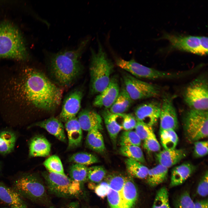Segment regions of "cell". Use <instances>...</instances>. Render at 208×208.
I'll return each mask as SVG.
<instances>
[{"label":"cell","mask_w":208,"mask_h":208,"mask_svg":"<svg viewBox=\"0 0 208 208\" xmlns=\"http://www.w3.org/2000/svg\"><path fill=\"white\" fill-rule=\"evenodd\" d=\"M51 146L45 137L37 135L30 140L29 144V156L30 157H46L50 154Z\"/></svg>","instance_id":"cell-20"},{"label":"cell","mask_w":208,"mask_h":208,"mask_svg":"<svg viewBox=\"0 0 208 208\" xmlns=\"http://www.w3.org/2000/svg\"><path fill=\"white\" fill-rule=\"evenodd\" d=\"M168 169L160 164L149 170L147 178L148 185L156 187L164 182L168 177Z\"/></svg>","instance_id":"cell-27"},{"label":"cell","mask_w":208,"mask_h":208,"mask_svg":"<svg viewBox=\"0 0 208 208\" xmlns=\"http://www.w3.org/2000/svg\"><path fill=\"white\" fill-rule=\"evenodd\" d=\"M106 174V170L102 166H93L88 168V179L92 183L101 182Z\"/></svg>","instance_id":"cell-37"},{"label":"cell","mask_w":208,"mask_h":208,"mask_svg":"<svg viewBox=\"0 0 208 208\" xmlns=\"http://www.w3.org/2000/svg\"><path fill=\"white\" fill-rule=\"evenodd\" d=\"M194 203V208H208L207 199L197 201Z\"/></svg>","instance_id":"cell-46"},{"label":"cell","mask_w":208,"mask_h":208,"mask_svg":"<svg viewBox=\"0 0 208 208\" xmlns=\"http://www.w3.org/2000/svg\"><path fill=\"white\" fill-rule=\"evenodd\" d=\"M28 54L20 31L12 23H0V58L25 60Z\"/></svg>","instance_id":"cell-4"},{"label":"cell","mask_w":208,"mask_h":208,"mask_svg":"<svg viewBox=\"0 0 208 208\" xmlns=\"http://www.w3.org/2000/svg\"><path fill=\"white\" fill-rule=\"evenodd\" d=\"M69 161L75 164L87 166L99 162L95 155L86 152H78L73 154L69 158Z\"/></svg>","instance_id":"cell-33"},{"label":"cell","mask_w":208,"mask_h":208,"mask_svg":"<svg viewBox=\"0 0 208 208\" xmlns=\"http://www.w3.org/2000/svg\"><path fill=\"white\" fill-rule=\"evenodd\" d=\"M208 110L190 109L185 114L184 127L187 139L198 141L208 136Z\"/></svg>","instance_id":"cell-8"},{"label":"cell","mask_w":208,"mask_h":208,"mask_svg":"<svg viewBox=\"0 0 208 208\" xmlns=\"http://www.w3.org/2000/svg\"><path fill=\"white\" fill-rule=\"evenodd\" d=\"M194 203L187 191L182 193L175 203V208H194Z\"/></svg>","instance_id":"cell-39"},{"label":"cell","mask_w":208,"mask_h":208,"mask_svg":"<svg viewBox=\"0 0 208 208\" xmlns=\"http://www.w3.org/2000/svg\"><path fill=\"white\" fill-rule=\"evenodd\" d=\"M45 53L51 75L56 82L62 87L71 86L82 72L83 67L80 60L70 57L63 50Z\"/></svg>","instance_id":"cell-2"},{"label":"cell","mask_w":208,"mask_h":208,"mask_svg":"<svg viewBox=\"0 0 208 208\" xmlns=\"http://www.w3.org/2000/svg\"><path fill=\"white\" fill-rule=\"evenodd\" d=\"M208 95L207 79L201 76L192 80L185 87L183 98L190 109L208 110Z\"/></svg>","instance_id":"cell-7"},{"label":"cell","mask_w":208,"mask_h":208,"mask_svg":"<svg viewBox=\"0 0 208 208\" xmlns=\"http://www.w3.org/2000/svg\"><path fill=\"white\" fill-rule=\"evenodd\" d=\"M141 141L135 131H125L120 135V144L121 146H140Z\"/></svg>","instance_id":"cell-36"},{"label":"cell","mask_w":208,"mask_h":208,"mask_svg":"<svg viewBox=\"0 0 208 208\" xmlns=\"http://www.w3.org/2000/svg\"><path fill=\"white\" fill-rule=\"evenodd\" d=\"M77 118L83 130L88 131L94 129L99 130L102 129V117L93 110L83 109L79 113Z\"/></svg>","instance_id":"cell-17"},{"label":"cell","mask_w":208,"mask_h":208,"mask_svg":"<svg viewBox=\"0 0 208 208\" xmlns=\"http://www.w3.org/2000/svg\"><path fill=\"white\" fill-rule=\"evenodd\" d=\"M0 201L10 207L27 208L22 197L14 190L0 182Z\"/></svg>","instance_id":"cell-19"},{"label":"cell","mask_w":208,"mask_h":208,"mask_svg":"<svg viewBox=\"0 0 208 208\" xmlns=\"http://www.w3.org/2000/svg\"><path fill=\"white\" fill-rule=\"evenodd\" d=\"M83 96L82 90L77 88L70 92L64 99L59 119L66 122L76 117L79 111Z\"/></svg>","instance_id":"cell-12"},{"label":"cell","mask_w":208,"mask_h":208,"mask_svg":"<svg viewBox=\"0 0 208 208\" xmlns=\"http://www.w3.org/2000/svg\"><path fill=\"white\" fill-rule=\"evenodd\" d=\"M208 141H196L194 144V153L196 157H202L208 153Z\"/></svg>","instance_id":"cell-43"},{"label":"cell","mask_w":208,"mask_h":208,"mask_svg":"<svg viewBox=\"0 0 208 208\" xmlns=\"http://www.w3.org/2000/svg\"><path fill=\"white\" fill-rule=\"evenodd\" d=\"M137 121L135 116L130 114L124 113L122 124V129L125 131L135 129Z\"/></svg>","instance_id":"cell-44"},{"label":"cell","mask_w":208,"mask_h":208,"mask_svg":"<svg viewBox=\"0 0 208 208\" xmlns=\"http://www.w3.org/2000/svg\"><path fill=\"white\" fill-rule=\"evenodd\" d=\"M17 138L15 132L10 129L0 131V154L7 155L14 150Z\"/></svg>","instance_id":"cell-25"},{"label":"cell","mask_w":208,"mask_h":208,"mask_svg":"<svg viewBox=\"0 0 208 208\" xmlns=\"http://www.w3.org/2000/svg\"><path fill=\"white\" fill-rule=\"evenodd\" d=\"M161 142L164 149L170 150L175 149L178 143V138L172 129L160 131Z\"/></svg>","instance_id":"cell-30"},{"label":"cell","mask_w":208,"mask_h":208,"mask_svg":"<svg viewBox=\"0 0 208 208\" xmlns=\"http://www.w3.org/2000/svg\"><path fill=\"white\" fill-rule=\"evenodd\" d=\"M94 187V192L98 196L102 198L107 196L110 187L107 181H101Z\"/></svg>","instance_id":"cell-45"},{"label":"cell","mask_w":208,"mask_h":208,"mask_svg":"<svg viewBox=\"0 0 208 208\" xmlns=\"http://www.w3.org/2000/svg\"><path fill=\"white\" fill-rule=\"evenodd\" d=\"M172 99V97L168 95L163 97L159 118L160 131L174 130L178 127L177 115Z\"/></svg>","instance_id":"cell-14"},{"label":"cell","mask_w":208,"mask_h":208,"mask_svg":"<svg viewBox=\"0 0 208 208\" xmlns=\"http://www.w3.org/2000/svg\"><path fill=\"white\" fill-rule=\"evenodd\" d=\"M98 42L97 51L92 48L90 50V91L93 94H99L106 88L114 67L100 41L98 40Z\"/></svg>","instance_id":"cell-3"},{"label":"cell","mask_w":208,"mask_h":208,"mask_svg":"<svg viewBox=\"0 0 208 208\" xmlns=\"http://www.w3.org/2000/svg\"><path fill=\"white\" fill-rule=\"evenodd\" d=\"M207 171L202 177L198 185L196 192L199 196L203 197L208 194V175Z\"/></svg>","instance_id":"cell-42"},{"label":"cell","mask_w":208,"mask_h":208,"mask_svg":"<svg viewBox=\"0 0 208 208\" xmlns=\"http://www.w3.org/2000/svg\"></svg>","instance_id":"cell-51"},{"label":"cell","mask_w":208,"mask_h":208,"mask_svg":"<svg viewBox=\"0 0 208 208\" xmlns=\"http://www.w3.org/2000/svg\"><path fill=\"white\" fill-rule=\"evenodd\" d=\"M119 152L121 155L127 157V158L135 160L142 164L145 162L143 152L139 146H121Z\"/></svg>","instance_id":"cell-31"},{"label":"cell","mask_w":208,"mask_h":208,"mask_svg":"<svg viewBox=\"0 0 208 208\" xmlns=\"http://www.w3.org/2000/svg\"><path fill=\"white\" fill-rule=\"evenodd\" d=\"M88 168L87 166L81 165L73 164L69 171L70 178L82 185L88 179Z\"/></svg>","instance_id":"cell-32"},{"label":"cell","mask_w":208,"mask_h":208,"mask_svg":"<svg viewBox=\"0 0 208 208\" xmlns=\"http://www.w3.org/2000/svg\"><path fill=\"white\" fill-rule=\"evenodd\" d=\"M126 177L121 174H114L109 176L106 181L108 183L110 188L121 192Z\"/></svg>","instance_id":"cell-38"},{"label":"cell","mask_w":208,"mask_h":208,"mask_svg":"<svg viewBox=\"0 0 208 208\" xmlns=\"http://www.w3.org/2000/svg\"><path fill=\"white\" fill-rule=\"evenodd\" d=\"M48 191L60 197H78L82 193V185L66 174L44 171L42 173Z\"/></svg>","instance_id":"cell-6"},{"label":"cell","mask_w":208,"mask_h":208,"mask_svg":"<svg viewBox=\"0 0 208 208\" xmlns=\"http://www.w3.org/2000/svg\"><path fill=\"white\" fill-rule=\"evenodd\" d=\"M152 208H172L169 199V194L165 186L161 188L157 192Z\"/></svg>","instance_id":"cell-34"},{"label":"cell","mask_w":208,"mask_h":208,"mask_svg":"<svg viewBox=\"0 0 208 208\" xmlns=\"http://www.w3.org/2000/svg\"><path fill=\"white\" fill-rule=\"evenodd\" d=\"M65 127L68 140V148L73 149L80 146L83 134L82 129L76 117L65 122Z\"/></svg>","instance_id":"cell-22"},{"label":"cell","mask_w":208,"mask_h":208,"mask_svg":"<svg viewBox=\"0 0 208 208\" xmlns=\"http://www.w3.org/2000/svg\"><path fill=\"white\" fill-rule=\"evenodd\" d=\"M133 100L124 87L120 90L116 100L109 109L113 114H124L131 106Z\"/></svg>","instance_id":"cell-26"},{"label":"cell","mask_w":208,"mask_h":208,"mask_svg":"<svg viewBox=\"0 0 208 208\" xmlns=\"http://www.w3.org/2000/svg\"><path fill=\"white\" fill-rule=\"evenodd\" d=\"M120 91L117 78L116 76L112 77L106 88L95 98L93 105L97 107L110 108L117 98Z\"/></svg>","instance_id":"cell-15"},{"label":"cell","mask_w":208,"mask_h":208,"mask_svg":"<svg viewBox=\"0 0 208 208\" xmlns=\"http://www.w3.org/2000/svg\"><path fill=\"white\" fill-rule=\"evenodd\" d=\"M125 163L127 172L130 176L140 179L147 177L149 169L142 164L129 158L125 159Z\"/></svg>","instance_id":"cell-29"},{"label":"cell","mask_w":208,"mask_h":208,"mask_svg":"<svg viewBox=\"0 0 208 208\" xmlns=\"http://www.w3.org/2000/svg\"><path fill=\"white\" fill-rule=\"evenodd\" d=\"M124 114H113L107 109L102 112V118L114 146H116L118 134L122 129V124Z\"/></svg>","instance_id":"cell-16"},{"label":"cell","mask_w":208,"mask_h":208,"mask_svg":"<svg viewBox=\"0 0 208 208\" xmlns=\"http://www.w3.org/2000/svg\"><path fill=\"white\" fill-rule=\"evenodd\" d=\"M185 155V151L175 148L170 150L164 149L156 155L159 164L168 168L178 163Z\"/></svg>","instance_id":"cell-23"},{"label":"cell","mask_w":208,"mask_h":208,"mask_svg":"<svg viewBox=\"0 0 208 208\" xmlns=\"http://www.w3.org/2000/svg\"><path fill=\"white\" fill-rule=\"evenodd\" d=\"M195 169V166L189 163H184L174 167L171 171L169 187H174L182 184Z\"/></svg>","instance_id":"cell-21"},{"label":"cell","mask_w":208,"mask_h":208,"mask_svg":"<svg viewBox=\"0 0 208 208\" xmlns=\"http://www.w3.org/2000/svg\"><path fill=\"white\" fill-rule=\"evenodd\" d=\"M121 196L124 208H132L138 197L137 190L130 177H126L125 181L121 192Z\"/></svg>","instance_id":"cell-24"},{"label":"cell","mask_w":208,"mask_h":208,"mask_svg":"<svg viewBox=\"0 0 208 208\" xmlns=\"http://www.w3.org/2000/svg\"><path fill=\"white\" fill-rule=\"evenodd\" d=\"M161 38L168 40L172 49L200 55L207 54L201 45L199 36H182L165 34Z\"/></svg>","instance_id":"cell-11"},{"label":"cell","mask_w":208,"mask_h":208,"mask_svg":"<svg viewBox=\"0 0 208 208\" xmlns=\"http://www.w3.org/2000/svg\"><path fill=\"white\" fill-rule=\"evenodd\" d=\"M144 141V147L148 151L155 152L160 150V146L155 134L150 136Z\"/></svg>","instance_id":"cell-41"},{"label":"cell","mask_w":208,"mask_h":208,"mask_svg":"<svg viewBox=\"0 0 208 208\" xmlns=\"http://www.w3.org/2000/svg\"><path fill=\"white\" fill-rule=\"evenodd\" d=\"M15 84L17 92L28 104L39 109L51 111L61 101L62 88L44 74L32 68L25 69Z\"/></svg>","instance_id":"cell-1"},{"label":"cell","mask_w":208,"mask_h":208,"mask_svg":"<svg viewBox=\"0 0 208 208\" xmlns=\"http://www.w3.org/2000/svg\"><path fill=\"white\" fill-rule=\"evenodd\" d=\"M116 65L136 77L150 80L178 78V73L159 70L144 66L131 59L126 60L121 58L116 60Z\"/></svg>","instance_id":"cell-9"},{"label":"cell","mask_w":208,"mask_h":208,"mask_svg":"<svg viewBox=\"0 0 208 208\" xmlns=\"http://www.w3.org/2000/svg\"><path fill=\"white\" fill-rule=\"evenodd\" d=\"M79 205L78 202H72L69 204L65 208H79Z\"/></svg>","instance_id":"cell-48"},{"label":"cell","mask_w":208,"mask_h":208,"mask_svg":"<svg viewBox=\"0 0 208 208\" xmlns=\"http://www.w3.org/2000/svg\"><path fill=\"white\" fill-rule=\"evenodd\" d=\"M86 142L89 148L95 151L102 153L105 150L103 136L98 129H93L88 131Z\"/></svg>","instance_id":"cell-28"},{"label":"cell","mask_w":208,"mask_h":208,"mask_svg":"<svg viewBox=\"0 0 208 208\" xmlns=\"http://www.w3.org/2000/svg\"><path fill=\"white\" fill-rule=\"evenodd\" d=\"M201 45L204 51L208 53V37L204 36H199Z\"/></svg>","instance_id":"cell-47"},{"label":"cell","mask_w":208,"mask_h":208,"mask_svg":"<svg viewBox=\"0 0 208 208\" xmlns=\"http://www.w3.org/2000/svg\"><path fill=\"white\" fill-rule=\"evenodd\" d=\"M12 188L22 197L44 205L50 204L44 183L34 174L25 173L17 176Z\"/></svg>","instance_id":"cell-5"},{"label":"cell","mask_w":208,"mask_h":208,"mask_svg":"<svg viewBox=\"0 0 208 208\" xmlns=\"http://www.w3.org/2000/svg\"><path fill=\"white\" fill-rule=\"evenodd\" d=\"M1 208H12V207H2Z\"/></svg>","instance_id":"cell-50"},{"label":"cell","mask_w":208,"mask_h":208,"mask_svg":"<svg viewBox=\"0 0 208 208\" xmlns=\"http://www.w3.org/2000/svg\"><path fill=\"white\" fill-rule=\"evenodd\" d=\"M125 88L133 100L156 97L160 93L157 86L137 79L132 75L125 74L123 76Z\"/></svg>","instance_id":"cell-10"},{"label":"cell","mask_w":208,"mask_h":208,"mask_svg":"<svg viewBox=\"0 0 208 208\" xmlns=\"http://www.w3.org/2000/svg\"><path fill=\"white\" fill-rule=\"evenodd\" d=\"M135 129V132L141 140H144L154 134L152 127L138 121Z\"/></svg>","instance_id":"cell-40"},{"label":"cell","mask_w":208,"mask_h":208,"mask_svg":"<svg viewBox=\"0 0 208 208\" xmlns=\"http://www.w3.org/2000/svg\"><path fill=\"white\" fill-rule=\"evenodd\" d=\"M161 103L152 101L139 105L135 110L137 121L152 127L157 122L160 114Z\"/></svg>","instance_id":"cell-13"},{"label":"cell","mask_w":208,"mask_h":208,"mask_svg":"<svg viewBox=\"0 0 208 208\" xmlns=\"http://www.w3.org/2000/svg\"><path fill=\"white\" fill-rule=\"evenodd\" d=\"M2 168V165L1 162L0 161V173L1 170Z\"/></svg>","instance_id":"cell-49"},{"label":"cell","mask_w":208,"mask_h":208,"mask_svg":"<svg viewBox=\"0 0 208 208\" xmlns=\"http://www.w3.org/2000/svg\"><path fill=\"white\" fill-rule=\"evenodd\" d=\"M43 164L49 172L65 174L62 161L56 155L48 157L44 161Z\"/></svg>","instance_id":"cell-35"},{"label":"cell","mask_w":208,"mask_h":208,"mask_svg":"<svg viewBox=\"0 0 208 208\" xmlns=\"http://www.w3.org/2000/svg\"><path fill=\"white\" fill-rule=\"evenodd\" d=\"M38 126L45 129L61 141L65 142L66 138L64 127L62 122L59 119L51 117L45 120L35 123L28 127Z\"/></svg>","instance_id":"cell-18"}]
</instances>
